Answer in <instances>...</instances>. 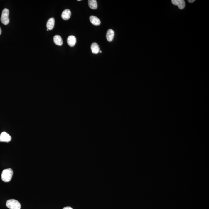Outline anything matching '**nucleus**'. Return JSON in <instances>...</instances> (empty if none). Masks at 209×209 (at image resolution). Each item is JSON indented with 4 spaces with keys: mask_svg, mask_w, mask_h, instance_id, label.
<instances>
[{
    "mask_svg": "<svg viewBox=\"0 0 209 209\" xmlns=\"http://www.w3.org/2000/svg\"><path fill=\"white\" fill-rule=\"evenodd\" d=\"M13 171L12 169L8 168L4 170L1 174V179L4 182H9L11 180L13 176Z\"/></svg>",
    "mask_w": 209,
    "mask_h": 209,
    "instance_id": "f257e3e1",
    "label": "nucleus"
},
{
    "mask_svg": "<svg viewBox=\"0 0 209 209\" xmlns=\"http://www.w3.org/2000/svg\"><path fill=\"white\" fill-rule=\"evenodd\" d=\"M6 206L10 209H20L21 207L20 203L14 199L7 200Z\"/></svg>",
    "mask_w": 209,
    "mask_h": 209,
    "instance_id": "f03ea898",
    "label": "nucleus"
},
{
    "mask_svg": "<svg viewBox=\"0 0 209 209\" xmlns=\"http://www.w3.org/2000/svg\"><path fill=\"white\" fill-rule=\"evenodd\" d=\"M9 9L5 8L2 11L1 15V20L2 23L4 25H7L9 22Z\"/></svg>",
    "mask_w": 209,
    "mask_h": 209,
    "instance_id": "7ed1b4c3",
    "label": "nucleus"
},
{
    "mask_svg": "<svg viewBox=\"0 0 209 209\" xmlns=\"http://www.w3.org/2000/svg\"><path fill=\"white\" fill-rule=\"evenodd\" d=\"M11 140V137L5 132H2L0 134V142H9Z\"/></svg>",
    "mask_w": 209,
    "mask_h": 209,
    "instance_id": "20e7f679",
    "label": "nucleus"
},
{
    "mask_svg": "<svg viewBox=\"0 0 209 209\" xmlns=\"http://www.w3.org/2000/svg\"><path fill=\"white\" fill-rule=\"evenodd\" d=\"M172 2L174 5L177 6L180 9H183L185 7V2L183 0H172Z\"/></svg>",
    "mask_w": 209,
    "mask_h": 209,
    "instance_id": "39448f33",
    "label": "nucleus"
},
{
    "mask_svg": "<svg viewBox=\"0 0 209 209\" xmlns=\"http://www.w3.org/2000/svg\"><path fill=\"white\" fill-rule=\"evenodd\" d=\"M71 13L70 10L65 9L62 13L61 17L64 20H68L71 16Z\"/></svg>",
    "mask_w": 209,
    "mask_h": 209,
    "instance_id": "423d86ee",
    "label": "nucleus"
},
{
    "mask_svg": "<svg viewBox=\"0 0 209 209\" xmlns=\"http://www.w3.org/2000/svg\"><path fill=\"white\" fill-rule=\"evenodd\" d=\"M76 39L73 35H70L68 38L67 43L69 46L71 47H74L76 44Z\"/></svg>",
    "mask_w": 209,
    "mask_h": 209,
    "instance_id": "0eeeda50",
    "label": "nucleus"
},
{
    "mask_svg": "<svg viewBox=\"0 0 209 209\" xmlns=\"http://www.w3.org/2000/svg\"><path fill=\"white\" fill-rule=\"evenodd\" d=\"M114 34L115 33L113 30L109 29L108 30L106 35L107 39L108 41L110 42L112 41L114 38Z\"/></svg>",
    "mask_w": 209,
    "mask_h": 209,
    "instance_id": "6e6552de",
    "label": "nucleus"
},
{
    "mask_svg": "<svg viewBox=\"0 0 209 209\" xmlns=\"http://www.w3.org/2000/svg\"><path fill=\"white\" fill-rule=\"evenodd\" d=\"M90 20L91 23L95 26H98L101 23V21L99 19L94 16H90Z\"/></svg>",
    "mask_w": 209,
    "mask_h": 209,
    "instance_id": "1a4fd4ad",
    "label": "nucleus"
},
{
    "mask_svg": "<svg viewBox=\"0 0 209 209\" xmlns=\"http://www.w3.org/2000/svg\"><path fill=\"white\" fill-rule=\"evenodd\" d=\"M53 41L54 43L58 46H61L63 44V41L61 36L56 35L53 37Z\"/></svg>",
    "mask_w": 209,
    "mask_h": 209,
    "instance_id": "9d476101",
    "label": "nucleus"
},
{
    "mask_svg": "<svg viewBox=\"0 0 209 209\" xmlns=\"http://www.w3.org/2000/svg\"><path fill=\"white\" fill-rule=\"evenodd\" d=\"M92 53L94 54H97L100 51V48L98 44L94 42L92 44L91 47Z\"/></svg>",
    "mask_w": 209,
    "mask_h": 209,
    "instance_id": "9b49d317",
    "label": "nucleus"
},
{
    "mask_svg": "<svg viewBox=\"0 0 209 209\" xmlns=\"http://www.w3.org/2000/svg\"><path fill=\"white\" fill-rule=\"evenodd\" d=\"M55 25V19L52 18L48 19L47 22V27L49 30H52L54 27Z\"/></svg>",
    "mask_w": 209,
    "mask_h": 209,
    "instance_id": "f8f14e48",
    "label": "nucleus"
},
{
    "mask_svg": "<svg viewBox=\"0 0 209 209\" xmlns=\"http://www.w3.org/2000/svg\"><path fill=\"white\" fill-rule=\"evenodd\" d=\"M88 6L91 9H96L98 7L97 1L96 0H89L88 1Z\"/></svg>",
    "mask_w": 209,
    "mask_h": 209,
    "instance_id": "ddd939ff",
    "label": "nucleus"
},
{
    "mask_svg": "<svg viewBox=\"0 0 209 209\" xmlns=\"http://www.w3.org/2000/svg\"><path fill=\"white\" fill-rule=\"evenodd\" d=\"M63 209H73L71 207H70V206H67V207H64Z\"/></svg>",
    "mask_w": 209,
    "mask_h": 209,
    "instance_id": "4468645a",
    "label": "nucleus"
},
{
    "mask_svg": "<svg viewBox=\"0 0 209 209\" xmlns=\"http://www.w3.org/2000/svg\"><path fill=\"white\" fill-rule=\"evenodd\" d=\"M195 0H189V1H188L189 3H193V2H195Z\"/></svg>",
    "mask_w": 209,
    "mask_h": 209,
    "instance_id": "2eb2a0df",
    "label": "nucleus"
},
{
    "mask_svg": "<svg viewBox=\"0 0 209 209\" xmlns=\"http://www.w3.org/2000/svg\"><path fill=\"white\" fill-rule=\"evenodd\" d=\"M1 33H2V30H1V28L0 27V35H1Z\"/></svg>",
    "mask_w": 209,
    "mask_h": 209,
    "instance_id": "dca6fc26",
    "label": "nucleus"
},
{
    "mask_svg": "<svg viewBox=\"0 0 209 209\" xmlns=\"http://www.w3.org/2000/svg\"><path fill=\"white\" fill-rule=\"evenodd\" d=\"M99 52H100V53H101L102 51H100Z\"/></svg>",
    "mask_w": 209,
    "mask_h": 209,
    "instance_id": "f3484780",
    "label": "nucleus"
},
{
    "mask_svg": "<svg viewBox=\"0 0 209 209\" xmlns=\"http://www.w3.org/2000/svg\"><path fill=\"white\" fill-rule=\"evenodd\" d=\"M81 1V0H78V1Z\"/></svg>",
    "mask_w": 209,
    "mask_h": 209,
    "instance_id": "a211bd4d",
    "label": "nucleus"
},
{
    "mask_svg": "<svg viewBox=\"0 0 209 209\" xmlns=\"http://www.w3.org/2000/svg\"><path fill=\"white\" fill-rule=\"evenodd\" d=\"M48 30H48V29H47V31H48Z\"/></svg>",
    "mask_w": 209,
    "mask_h": 209,
    "instance_id": "6ab92c4d",
    "label": "nucleus"
}]
</instances>
